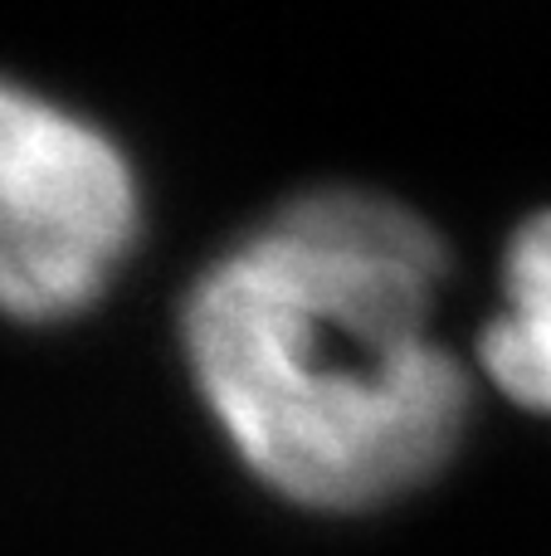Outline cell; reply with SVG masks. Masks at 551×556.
I'll return each mask as SVG.
<instances>
[{"label":"cell","mask_w":551,"mask_h":556,"mask_svg":"<svg viewBox=\"0 0 551 556\" xmlns=\"http://www.w3.org/2000/svg\"><path fill=\"white\" fill-rule=\"evenodd\" d=\"M503 283L508 307L484 332V366L517 405L551 415V215L517 230Z\"/></svg>","instance_id":"3"},{"label":"cell","mask_w":551,"mask_h":556,"mask_svg":"<svg viewBox=\"0 0 551 556\" xmlns=\"http://www.w3.org/2000/svg\"><path fill=\"white\" fill-rule=\"evenodd\" d=\"M137 230L113 142L0 84V313L54 323L103 293Z\"/></svg>","instance_id":"2"},{"label":"cell","mask_w":551,"mask_h":556,"mask_svg":"<svg viewBox=\"0 0 551 556\" xmlns=\"http://www.w3.org/2000/svg\"><path fill=\"white\" fill-rule=\"evenodd\" d=\"M445 269L439 235L406 205L318 191L195 283V386L273 493L371 513L454 459L469 381L430 342Z\"/></svg>","instance_id":"1"}]
</instances>
